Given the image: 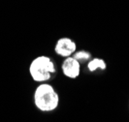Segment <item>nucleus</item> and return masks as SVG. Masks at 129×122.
I'll return each mask as SVG.
<instances>
[{
	"instance_id": "nucleus-1",
	"label": "nucleus",
	"mask_w": 129,
	"mask_h": 122,
	"mask_svg": "<svg viewBox=\"0 0 129 122\" xmlns=\"http://www.w3.org/2000/svg\"><path fill=\"white\" fill-rule=\"evenodd\" d=\"M33 101L35 107L40 111L50 112L57 109L60 98L52 84L42 83L34 90Z\"/></svg>"
},
{
	"instance_id": "nucleus-4",
	"label": "nucleus",
	"mask_w": 129,
	"mask_h": 122,
	"mask_svg": "<svg viewBox=\"0 0 129 122\" xmlns=\"http://www.w3.org/2000/svg\"><path fill=\"white\" fill-rule=\"evenodd\" d=\"M61 70L66 77L75 79L81 74V63L73 56L66 57L61 65Z\"/></svg>"
},
{
	"instance_id": "nucleus-3",
	"label": "nucleus",
	"mask_w": 129,
	"mask_h": 122,
	"mask_svg": "<svg viewBox=\"0 0 129 122\" xmlns=\"http://www.w3.org/2000/svg\"><path fill=\"white\" fill-rule=\"evenodd\" d=\"M76 51H77V44L74 40H72L69 37L59 38L54 46L55 53L64 58L72 56Z\"/></svg>"
},
{
	"instance_id": "nucleus-6",
	"label": "nucleus",
	"mask_w": 129,
	"mask_h": 122,
	"mask_svg": "<svg viewBox=\"0 0 129 122\" xmlns=\"http://www.w3.org/2000/svg\"><path fill=\"white\" fill-rule=\"evenodd\" d=\"M75 59H77L78 61L81 62H88L91 58V53L86 51H79V52H75V53L72 55Z\"/></svg>"
},
{
	"instance_id": "nucleus-2",
	"label": "nucleus",
	"mask_w": 129,
	"mask_h": 122,
	"mask_svg": "<svg viewBox=\"0 0 129 122\" xmlns=\"http://www.w3.org/2000/svg\"><path fill=\"white\" fill-rule=\"evenodd\" d=\"M56 69L52 59L47 55L37 56L29 65V74L34 82L42 84L48 83L55 74Z\"/></svg>"
},
{
	"instance_id": "nucleus-5",
	"label": "nucleus",
	"mask_w": 129,
	"mask_h": 122,
	"mask_svg": "<svg viewBox=\"0 0 129 122\" xmlns=\"http://www.w3.org/2000/svg\"><path fill=\"white\" fill-rule=\"evenodd\" d=\"M107 64L105 62V60L102 58H92L87 62V69L89 72H95L96 70H106Z\"/></svg>"
}]
</instances>
